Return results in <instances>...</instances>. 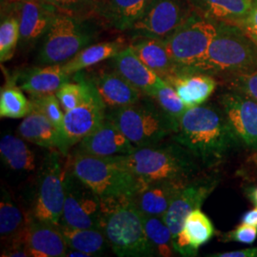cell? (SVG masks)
I'll return each mask as SVG.
<instances>
[{
    "mask_svg": "<svg viewBox=\"0 0 257 257\" xmlns=\"http://www.w3.org/2000/svg\"><path fill=\"white\" fill-rule=\"evenodd\" d=\"M174 140L193 156L211 165L228 154L237 138L223 111L200 105L184 112Z\"/></svg>",
    "mask_w": 257,
    "mask_h": 257,
    "instance_id": "obj_1",
    "label": "cell"
},
{
    "mask_svg": "<svg viewBox=\"0 0 257 257\" xmlns=\"http://www.w3.org/2000/svg\"><path fill=\"white\" fill-rule=\"evenodd\" d=\"M101 199L100 230L112 251L121 257L156 256L145 231L143 215L132 197Z\"/></svg>",
    "mask_w": 257,
    "mask_h": 257,
    "instance_id": "obj_2",
    "label": "cell"
},
{
    "mask_svg": "<svg viewBox=\"0 0 257 257\" xmlns=\"http://www.w3.org/2000/svg\"><path fill=\"white\" fill-rule=\"evenodd\" d=\"M187 72L234 76L257 73V44L237 25L217 23V35L202 59Z\"/></svg>",
    "mask_w": 257,
    "mask_h": 257,
    "instance_id": "obj_3",
    "label": "cell"
},
{
    "mask_svg": "<svg viewBox=\"0 0 257 257\" xmlns=\"http://www.w3.org/2000/svg\"><path fill=\"white\" fill-rule=\"evenodd\" d=\"M187 149L165 145L137 148L127 156L113 158L127 167L141 180H176L188 182L195 175L197 166Z\"/></svg>",
    "mask_w": 257,
    "mask_h": 257,
    "instance_id": "obj_4",
    "label": "cell"
},
{
    "mask_svg": "<svg viewBox=\"0 0 257 257\" xmlns=\"http://www.w3.org/2000/svg\"><path fill=\"white\" fill-rule=\"evenodd\" d=\"M69 166L103 199L133 197L144 182L113 157L75 154Z\"/></svg>",
    "mask_w": 257,
    "mask_h": 257,
    "instance_id": "obj_5",
    "label": "cell"
},
{
    "mask_svg": "<svg viewBox=\"0 0 257 257\" xmlns=\"http://www.w3.org/2000/svg\"><path fill=\"white\" fill-rule=\"evenodd\" d=\"M135 148L157 145L170 134H175L177 124L153 102L140 100L107 113Z\"/></svg>",
    "mask_w": 257,
    "mask_h": 257,
    "instance_id": "obj_6",
    "label": "cell"
},
{
    "mask_svg": "<svg viewBox=\"0 0 257 257\" xmlns=\"http://www.w3.org/2000/svg\"><path fill=\"white\" fill-rule=\"evenodd\" d=\"M216 35L217 23L193 12L164 41L169 54L181 73L191 70L202 59Z\"/></svg>",
    "mask_w": 257,
    "mask_h": 257,
    "instance_id": "obj_7",
    "label": "cell"
},
{
    "mask_svg": "<svg viewBox=\"0 0 257 257\" xmlns=\"http://www.w3.org/2000/svg\"><path fill=\"white\" fill-rule=\"evenodd\" d=\"M60 153V152H59ZM59 153L52 152L40 167L37 192L33 205V216L38 220L58 225L61 220L65 200V169Z\"/></svg>",
    "mask_w": 257,
    "mask_h": 257,
    "instance_id": "obj_8",
    "label": "cell"
},
{
    "mask_svg": "<svg viewBox=\"0 0 257 257\" xmlns=\"http://www.w3.org/2000/svg\"><path fill=\"white\" fill-rule=\"evenodd\" d=\"M92 41V34L78 21L57 15L46 33L38 60L42 65L64 64Z\"/></svg>",
    "mask_w": 257,
    "mask_h": 257,
    "instance_id": "obj_9",
    "label": "cell"
},
{
    "mask_svg": "<svg viewBox=\"0 0 257 257\" xmlns=\"http://www.w3.org/2000/svg\"><path fill=\"white\" fill-rule=\"evenodd\" d=\"M65 200L60 224L75 229H100L102 199L67 167Z\"/></svg>",
    "mask_w": 257,
    "mask_h": 257,
    "instance_id": "obj_10",
    "label": "cell"
},
{
    "mask_svg": "<svg viewBox=\"0 0 257 257\" xmlns=\"http://www.w3.org/2000/svg\"><path fill=\"white\" fill-rule=\"evenodd\" d=\"M106 106L95 88L87 101L74 109L65 111L57 149L60 154L66 156L71 148L99 128L106 119Z\"/></svg>",
    "mask_w": 257,
    "mask_h": 257,
    "instance_id": "obj_11",
    "label": "cell"
},
{
    "mask_svg": "<svg viewBox=\"0 0 257 257\" xmlns=\"http://www.w3.org/2000/svg\"><path fill=\"white\" fill-rule=\"evenodd\" d=\"M193 12L183 0H154L131 30L138 37L165 40L183 24Z\"/></svg>",
    "mask_w": 257,
    "mask_h": 257,
    "instance_id": "obj_12",
    "label": "cell"
},
{
    "mask_svg": "<svg viewBox=\"0 0 257 257\" xmlns=\"http://www.w3.org/2000/svg\"><path fill=\"white\" fill-rule=\"evenodd\" d=\"M235 138L247 147L257 148V101L241 92L224 93L220 98Z\"/></svg>",
    "mask_w": 257,
    "mask_h": 257,
    "instance_id": "obj_13",
    "label": "cell"
},
{
    "mask_svg": "<svg viewBox=\"0 0 257 257\" xmlns=\"http://www.w3.org/2000/svg\"><path fill=\"white\" fill-rule=\"evenodd\" d=\"M216 186L217 179L211 177L190 180L184 185L163 217L174 237L182 230L187 216L201 208Z\"/></svg>",
    "mask_w": 257,
    "mask_h": 257,
    "instance_id": "obj_14",
    "label": "cell"
},
{
    "mask_svg": "<svg viewBox=\"0 0 257 257\" xmlns=\"http://www.w3.org/2000/svg\"><path fill=\"white\" fill-rule=\"evenodd\" d=\"M135 150L132 142L106 114V119L101 126L78 143L76 154L114 157L127 156Z\"/></svg>",
    "mask_w": 257,
    "mask_h": 257,
    "instance_id": "obj_15",
    "label": "cell"
},
{
    "mask_svg": "<svg viewBox=\"0 0 257 257\" xmlns=\"http://www.w3.org/2000/svg\"><path fill=\"white\" fill-rule=\"evenodd\" d=\"M25 243L33 257L66 256L69 246L58 226L29 216Z\"/></svg>",
    "mask_w": 257,
    "mask_h": 257,
    "instance_id": "obj_16",
    "label": "cell"
},
{
    "mask_svg": "<svg viewBox=\"0 0 257 257\" xmlns=\"http://www.w3.org/2000/svg\"><path fill=\"white\" fill-rule=\"evenodd\" d=\"M186 183L176 180L144 181L132 200L142 214L164 217L175 196Z\"/></svg>",
    "mask_w": 257,
    "mask_h": 257,
    "instance_id": "obj_17",
    "label": "cell"
},
{
    "mask_svg": "<svg viewBox=\"0 0 257 257\" xmlns=\"http://www.w3.org/2000/svg\"><path fill=\"white\" fill-rule=\"evenodd\" d=\"M19 6L20 41L27 45L46 34L57 14L42 0H20Z\"/></svg>",
    "mask_w": 257,
    "mask_h": 257,
    "instance_id": "obj_18",
    "label": "cell"
},
{
    "mask_svg": "<svg viewBox=\"0 0 257 257\" xmlns=\"http://www.w3.org/2000/svg\"><path fill=\"white\" fill-rule=\"evenodd\" d=\"M113 66L128 83L150 97L164 80L144 64L131 47L124 48L113 57Z\"/></svg>",
    "mask_w": 257,
    "mask_h": 257,
    "instance_id": "obj_19",
    "label": "cell"
},
{
    "mask_svg": "<svg viewBox=\"0 0 257 257\" xmlns=\"http://www.w3.org/2000/svg\"><path fill=\"white\" fill-rule=\"evenodd\" d=\"M90 80L106 108L112 110L137 103L143 94L116 71L99 73Z\"/></svg>",
    "mask_w": 257,
    "mask_h": 257,
    "instance_id": "obj_20",
    "label": "cell"
},
{
    "mask_svg": "<svg viewBox=\"0 0 257 257\" xmlns=\"http://www.w3.org/2000/svg\"><path fill=\"white\" fill-rule=\"evenodd\" d=\"M214 234L211 219L200 208L192 211L184 222L182 230L174 237L175 251L183 256H195L197 250Z\"/></svg>",
    "mask_w": 257,
    "mask_h": 257,
    "instance_id": "obj_21",
    "label": "cell"
},
{
    "mask_svg": "<svg viewBox=\"0 0 257 257\" xmlns=\"http://www.w3.org/2000/svg\"><path fill=\"white\" fill-rule=\"evenodd\" d=\"M165 81L175 89L184 104L190 109L202 105L214 92L217 82L211 74L181 72Z\"/></svg>",
    "mask_w": 257,
    "mask_h": 257,
    "instance_id": "obj_22",
    "label": "cell"
},
{
    "mask_svg": "<svg viewBox=\"0 0 257 257\" xmlns=\"http://www.w3.org/2000/svg\"><path fill=\"white\" fill-rule=\"evenodd\" d=\"M131 48L140 60L158 74L162 79H168L180 70L169 54L165 41L154 37H138Z\"/></svg>",
    "mask_w": 257,
    "mask_h": 257,
    "instance_id": "obj_23",
    "label": "cell"
},
{
    "mask_svg": "<svg viewBox=\"0 0 257 257\" xmlns=\"http://www.w3.org/2000/svg\"><path fill=\"white\" fill-rule=\"evenodd\" d=\"M70 76L63 70L62 64L44 65L21 74L19 87L30 95L53 94L70 81Z\"/></svg>",
    "mask_w": 257,
    "mask_h": 257,
    "instance_id": "obj_24",
    "label": "cell"
},
{
    "mask_svg": "<svg viewBox=\"0 0 257 257\" xmlns=\"http://www.w3.org/2000/svg\"><path fill=\"white\" fill-rule=\"evenodd\" d=\"M199 14L215 23L238 25L248 17L252 0H191Z\"/></svg>",
    "mask_w": 257,
    "mask_h": 257,
    "instance_id": "obj_25",
    "label": "cell"
},
{
    "mask_svg": "<svg viewBox=\"0 0 257 257\" xmlns=\"http://www.w3.org/2000/svg\"><path fill=\"white\" fill-rule=\"evenodd\" d=\"M20 138L25 141L47 149H58L59 133L46 116L37 111H33L24 117L18 128Z\"/></svg>",
    "mask_w": 257,
    "mask_h": 257,
    "instance_id": "obj_26",
    "label": "cell"
},
{
    "mask_svg": "<svg viewBox=\"0 0 257 257\" xmlns=\"http://www.w3.org/2000/svg\"><path fill=\"white\" fill-rule=\"evenodd\" d=\"M154 0H104L102 14L113 27L131 30Z\"/></svg>",
    "mask_w": 257,
    "mask_h": 257,
    "instance_id": "obj_27",
    "label": "cell"
},
{
    "mask_svg": "<svg viewBox=\"0 0 257 257\" xmlns=\"http://www.w3.org/2000/svg\"><path fill=\"white\" fill-rule=\"evenodd\" d=\"M29 216L20 211L13 202L9 193L3 190L0 202V236L1 240L12 244L15 242L25 243ZM26 244V243H25Z\"/></svg>",
    "mask_w": 257,
    "mask_h": 257,
    "instance_id": "obj_28",
    "label": "cell"
},
{
    "mask_svg": "<svg viewBox=\"0 0 257 257\" xmlns=\"http://www.w3.org/2000/svg\"><path fill=\"white\" fill-rule=\"evenodd\" d=\"M62 232L69 248L81 250L91 256L101 255L107 249L109 243L100 229H75L64 224L57 225Z\"/></svg>",
    "mask_w": 257,
    "mask_h": 257,
    "instance_id": "obj_29",
    "label": "cell"
},
{
    "mask_svg": "<svg viewBox=\"0 0 257 257\" xmlns=\"http://www.w3.org/2000/svg\"><path fill=\"white\" fill-rule=\"evenodd\" d=\"M124 49L121 41L101 42L86 47L72 59L62 64L63 70L70 75L77 74L86 68L98 64L109 58H113Z\"/></svg>",
    "mask_w": 257,
    "mask_h": 257,
    "instance_id": "obj_30",
    "label": "cell"
},
{
    "mask_svg": "<svg viewBox=\"0 0 257 257\" xmlns=\"http://www.w3.org/2000/svg\"><path fill=\"white\" fill-rule=\"evenodd\" d=\"M0 156L3 163L15 171L33 172L36 156L23 138L6 135L0 140Z\"/></svg>",
    "mask_w": 257,
    "mask_h": 257,
    "instance_id": "obj_31",
    "label": "cell"
},
{
    "mask_svg": "<svg viewBox=\"0 0 257 257\" xmlns=\"http://www.w3.org/2000/svg\"><path fill=\"white\" fill-rule=\"evenodd\" d=\"M23 90L15 81H10L1 88L0 116L2 118H24L33 111V105Z\"/></svg>",
    "mask_w": 257,
    "mask_h": 257,
    "instance_id": "obj_32",
    "label": "cell"
},
{
    "mask_svg": "<svg viewBox=\"0 0 257 257\" xmlns=\"http://www.w3.org/2000/svg\"><path fill=\"white\" fill-rule=\"evenodd\" d=\"M142 215L145 231L155 249L156 256H174L176 252L174 247V236L164 218L145 214Z\"/></svg>",
    "mask_w": 257,
    "mask_h": 257,
    "instance_id": "obj_33",
    "label": "cell"
},
{
    "mask_svg": "<svg viewBox=\"0 0 257 257\" xmlns=\"http://www.w3.org/2000/svg\"><path fill=\"white\" fill-rule=\"evenodd\" d=\"M76 82H67L55 93L64 111L74 109L87 101L94 91L90 79L77 75Z\"/></svg>",
    "mask_w": 257,
    "mask_h": 257,
    "instance_id": "obj_34",
    "label": "cell"
},
{
    "mask_svg": "<svg viewBox=\"0 0 257 257\" xmlns=\"http://www.w3.org/2000/svg\"><path fill=\"white\" fill-rule=\"evenodd\" d=\"M152 98L156 100L161 110L177 125L184 112L189 109L184 104L175 88L165 80L160 84Z\"/></svg>",
    "mask_w": 257,
    "mask_h": 257,
    "instance_id": "obj_35",
    "label": "cell"
},
{
    "mask_svg": "<svg viewBox=\"0 0 257 257\" xmlns=\"http://www.w3.org/2000/svg\"><path fill=\"white\" fill-rule=\"evenodd\" d=\"M20 40L19 19L10 17L4 19L0 25V61L10 60L16 52Z\"/></svg>",
    "mask_w": 257,
    "mask_h": 257,
    "instance_id": "obj_36",
    "label": "cell"
},
{
    "mask_svg": "<svg viewBox=\"0 0 257 257\" xmlns=\"http://www.w3.org/2000/svg\"><path fill=\"white\" fill-rule=\"evenodd\" d=\"M30 100L33 105V110L43 113L60 134L65 113L62 111L61 104L56 94L53 93L45 95H31Z\"/></svg>",
    "mask_w": 257,
    "mask_h": 257,
    "instance_id": "obj_37",
    "label": "cell"
},
{
    "mask_svg": "<svg viewBox=\"0 0 257 257\" xmlns=\"http://www.w3.org/2000/svg\"><path fill=\"white\" fill-rule=\"evenodd\" d=\"M229 78L231 88L257 101V73L239 74Z\"/></svg>",
    "mask_w": 257,
    "mask_h": 257,
    "instance_id": "obj_38",
    "label": "cell"
},
{
    "mask_svg": "<svg viewBox=\"0 0 257 257\" xmlns=\"http://www.w3.org/2000/svg\"><path fill=\"white\" fill-rule=\"evenodd\" d=\"M257 238V227L242 223L234 230L224 234V241H235L242 244H252Z\"/></svg>",
    "mask_w": 257,
    "mask_h": 257,
    "instance_id": "obj_39",
    "label": "cell"
},
{
    "mask_svg": "<svg viewBox=\"0 0 257 257\" xmlns=\"http://www.w3.org/2000/svg\"><path fill=\"white\" fill-rule=\"evenodd\" d=\"M237 26L257 44V0H252V7L248 17Z\"/></svg>",
    "mask_w": 257,
    "mask_h": 257,
    "instance_id": "obj_40",
    "label": "cell"
},
{
    "mask_svg": "<svg viewBox=\"0 0 257 257\" xmlns=\"http://www.w3.org/2000/svg\"><path fill=\"white\" fill-rule=\"evenodd\" d=\"M47 4L53 6L55 9L61 10L64 13H74L81 9L85 0H42Z\"/></svg>",
    "mask_w": 257,
    "mask_h": 257,
    "instance_id": "obj_41",
    "label": "cell"
},
{
    "mask_svg": "<svg viewBox=\"0 0 257 257\" xmlns=\"http://www.w3.org/2000/svg\"><path fill=\"white\" fill-rule=\"evenodd\" d=\"M211 257H257V247L242 248L232 251H225L221 253L212 254Z\"/></svg>",
    "mask_w": 257,
    "mask_h": 257,
    "instance_id": "obj_42",
    "label": "cell"
},
{
    "mask_svg": "<svg viewBox=\"0 0 257 257\" xmlns=\"http://www.w3.org/2000/svg\"><path fill=\"white\" fill-rule=\"evenodd\" d=\"M242 223L248 224V225H252V226H256L257 227V206L254 205V208L251 209L250 211H247L246 213H244V215L242 216Z\"/></svg>",
    "mask_w": 257,
    "mask_h": 257,
    "instance_id": "obj_43",
    "label": "cell"
},
{
    "mask_svg": "<svg viewBox=\"0 0 257 257\" xmlns=\"http://www.w3.org/2000/svg\"><path fill=\"white\" fill-rule=\"evenodd\" d=\"M66 256L69 257H91L90 254L83 252L81 250H77V249H74V248H68V251L66 253Z\"/></svg>",
    "mask_w": 257,
    "mask_h": 257,
    "instance_id": "obj_44",
    "label": "cell"
},
{
    "mask_svg": "<svg viewBox=\"0 0 257 257\" xmlns=\"http://www.w3.org/2000/svg\"><path fill=\"white\" fill-rule=\"evenodd\" d=\"M249 196H250L251 201L254 203V205H257V188H255V189L250 193Z\"/></svg>",
    "mask_w": 257,
    "mask_h": 257,
    "instance_id": "obj_45",
    "label": "cell"
},
{
    "mask_svg": "<svg viewBox=\"0 0 257 257\" xmlns=\"http://www.w3.org/2000/svg\"><path fill=\"white\" fill-rule=\"evenodd\" d=\"M256 206H257V205H256Z\"/></svg>",
    "mask_w": 257,
    "mask_h": 257,
    "instance_id": "obj_46",
    "label": "cell"
}]
</instances>
